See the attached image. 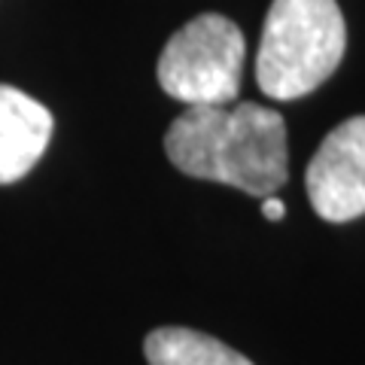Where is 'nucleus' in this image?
Listing matches in <instances>:
<instances>
[{
  "label": "nucleus",
  "mask_w": 365,
  "mask_h": 365,
  "mask_svg": "<svg viewBox=\"0 0 365 365\" xmlns=\"http://www.w3.org/2000/svg\"><path fill=\"white\" fill-rule=\"evenodd\" d=\"M165 153L186 177L262 198L274 195L289 174L283 116L259 104L189 107L168 128Z\"/></svg>",
  "instance_id": "obj_1"
},
{
  "label": "nucleus",
  "mask_w": 365,
  "mask_h": 365,
  "mask_svg": "<svg viewBox=\"0 0 365 365\" xmlns=\"http://www.w3.org/2000/svg\"><path fill=\"white\" fill-rule=\"evenodd\" d=\"M347 25L335 0H274L256 55V83L274 101L311 95L338 71Z\"/></svg>",
  "instance_id": "obj_2"
},
{
  "label": "nucleus",
  "mask_w": 365,
  "mask_h": 365,
  "mask_svg": "<svg viewBox=\"0 0 365 365\" xmlns=\"http://www.w3.org/2000/svg\"><path fill=\"white\" fill-rule=\"evenodd\" d=\"M244 34L232 19L204 13L168 40L158 58V86L186 107H228L241 91Z\"/></svg>",
  "instance_id": "obj_3"
},
{
  "label": "nucleus",
  "mask_w": 365,
  "mask_h": 365,
  "mask_svg": "<svg viewBox=\"0 0 365 365\" xmlns=\"http://www.w3.org/2000/svg\"><path fill=\"white\" fill-rule=\"evenodd\" d=\"M307 198L326 222H350L365 213V116L329 131L304 174Z\"/></svg>",
  "instance_id": "obj_4"
},
{
  "label": "nucleus",
  "mask_w": 365,
  "mask_h": 365,
  "mask_svg": "<svg viewBox=\"0 0 365 365\" xmlns=\"http://www.w3.org/2000/svg\"><path fill=\"white\" fill-rule=\"evenodd\" d=\"M52 137V113L13 86H0V186L40 162Z\"/></svg>",
  "instance_id": "obj_5"
},
{
  "label": "nucleus",
  "mask_w": 365,
  "mask_h": 365,
  "mask_svg": "<svg viewBox=\"0 0 365 365\" xmlns=\"http://www.w3.org/2000/svg\"><path fill=\"white\" fill-rule=\"evenodd\" d=\"M143 350L150 365H253L222 341L180 326H165L150 332Z\"/></svg>",
  "instance_id": "obj_6"
},
{
  "label": "nucleus",
  "mask_w": 365,
  "mask_h": 365,
  "mask_svg": "<svg viewBox=\"0 0 365 365\" xmlns=\"http://www.w3.org/2000/svg\"><path fill=\"white\" fill-rule=\"evenodd\" d=\"M262 213H265V220L277 222V220H283V213H287V207H283V201H280V198L268 195L265 201H262Z\"/></svg>",
  "instance_id": "obj_7"
}]
</instances>
